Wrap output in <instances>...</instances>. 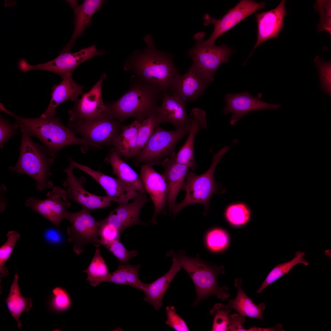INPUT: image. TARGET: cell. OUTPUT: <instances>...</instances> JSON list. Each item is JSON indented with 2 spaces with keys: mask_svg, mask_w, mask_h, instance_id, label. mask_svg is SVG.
Masks as SVG:
<instances>
[{
  "mask_svg": "<svg viewBox=\"0 0 331 331\" xmlns=\"http://www.w3.org/2000/svg\"><path fill=\"white\" fill-rule=\"evenodd\" d=\"M47 196V198L43 200L29 197L25 206L42 215L59 229L67 209L71 204L66 196V191L59 187H54Z\"/></svg>",
  "mask_w": 331,
  "mask_h": 331,
  "instance_id": "4fadbf2b",
  "label": "cell"
},
{
  "mask_svg": "<svg viewBox=\"0 0 331 331\" xmlns=\"http://www.w3.org/2000/svg\"><path fill=\"white\" fill-rule=\"evenodd\" d=\"M18 279L16 272L9 294L4 301L11 315L17 321L18 327L20 329L22 325L20 321L21 316L23 312L30 310L32 306V301L31 298H25L22 295L18 285Z\"/></svg>",
  "mask_w": 331,
  "mask_h": 331,
  "instance_id": "4dcf8cb0",
  "label": "cell"
},
{
  "mask_svg": "<svg viewBox=\"0 0 331 331\" xmlns=\"http://www.w3.org/2000/svg\"><path fill=\"white\" fill-rule=\"evenodd\" d=\"M261 95L254 97L247 92L234 94H227L225 96L226 106L223 113L232 114L230 121V124L235 125L242 116L252 111L279 108V104H270L262 101Z\"/></svg>",
  "mask_w": 331,
  "mask_h": 331,
  "instance_id": "d6986e66",
  "label": "cell"
},
{
  "mask_svg": "<svg viewBox=\"0 0 331 331\" xmlns=\"http://www.w3.org/2000/svg\"><path fill=\"white\" fill-rule=\"evenodd\" d=\"M90 210L82 208L79 211L69 212L67 211L64 219L68 220L71 226L67 230L69 236L68 241L74 243L73 250L76 254L82 253L85 246L89 243L93 244L96 247H99V226L92 216Z\"/></svg>",
  "mask_w": 331,
  "mask_h": 331,
  "instance_id": "8fae6325",
  "label": "cell"
},
{
  "mask_svg": "<svg viewBox=\"0 0 331 331\" xmlns=\"http://www.w3.org/2000/svg\"><path fill=\"white\" fill-rule=\"evenodd\" d=\"M162 102L156 112L157 120L159 124L170 123L177 129H182L190 124L185 101L177 96L164 93Z\"/></svg>",
  "mask_w": 331,
  "mask_h": 331,
  "instance_id": "603a6c76",
  "label": "cell"
},
{
  "mask_svg": "<svg viewBox=\"0 0 331 331\" xmlns=\"http://www.w3.org/2000/svg\"><path fill=\"white\" fill-rule=\"evenodd\" d=\"M231 146H225L214 154L211 166L204 173L198 175L192 171L188 173L182 188L186 195L181 202L176 204L172 212L174 216L186 207L195 204L203 205L206 215L212 196L225 192L214 180V174L218 164Z\"/></svg>",
  "mask_w": 331,
  "mask_h": 331,
  "instance_id": "8992f818",
  "label": "cell"
},
{
  "mask_svg": "<svg viewBox=\"0 0 331 331\" xmlns=\"http://www.w3.org/2000/svg\"><path fill=\"white\" fill-rule=\"evenodd\" d=\"M147 46L143 51H136L127 60L124 70L131 72L137 78L151 85L163 93H167L173 79L179 73L173 57L155 48L151 35L144 37Z\"/></svg>",
  "mask_w": 331,
  "mask_h": 331,
  "instance_id": "6da1fadb",
  "label": "cell"
},
{
  "mask_svg": "<svg viewBox=\"0 0 331 331\" xmlns=\"http://www.w3.org/2000/svg\"><path fill=\"white\" fill-rule=\"evenodd\" d=\"M141 122L135 120L128 125H122L113 145L116 153L126 160L135 156L138 130Z\"/></svg>",
  "mask_w": 331,
  "mask_h": 331,
  "instance_id": "f1b7e54d",
  "label": "cell"
},
{
  "mask_svg": "<svg viewBox=\"0 0 331 331\" xmlns=\"http://www.w3.org/2000/svg\"><path fill=\"white\" fill-rule=\"evenodd\" d=\"M225 218L231 225L240 226L246 224L249 220L251 212L249 208L245 203L234 202L226 207L224 213Z\"/></svg>",
  "mask_w": 331,
  "mask_h": 331,
  "instance_id": "e575fe53",
  "label": "cell"
},
{
  "mask_svg": "<svg viewBox=\"0 0 331 331\" xmlns=\"http://www.w3.org/2000/svg\"><path fill=\"white\" fill-rule=\"evenodd\" d=\"M161 164L164 169L162 174L169 185L167 202L170 214L176 205L177 196L190 169L185 165L177 162L173 156L165 158Z\"/></svg>",
  "mask_w": 331,
  "mask_h": 331,
  "instance_id": "cb8c5ba5",
  "label": "cell"
},
{
  "mask_svg": "<svg viewBox=\"0 0 331 331\" xmlns=\"http://www.w3.org/2000/svg\"><path fill=\"white\" fill-rule=\"evenodd\" d=\"M119 260L121 264H128L130 259L135 257L138 252L135 250H128L120 242L116 240L106 243L103 245Z\"/></svg>",
  "mask_w": 331,
  "mask_h": 331,
  "instance_id": "b9f144b4",
  "label": "cell"
},
{
  "mask_svg": "<svg viewBox=\"0 0 331 331\" xmlns=\"http://www.w3.org/2000/svg\"><path fill=\"white\" fill-rule=\"evenodd\" d=\"M211 82L196 67L192 64L184 75L179 73L172 81L167 93L177 96L184 101H191L198 98Z\"/></svg>",
  "mask_w": 331,
  "mask_h": 331,
  "instance_id": "2e32d148",
  "label": "cell"
},
{
  "mask_svg": "<svg viewBox=\"0 0 331 331\" xmlns=\"http://www.w3.org/2000/svg\"><path fill=\"white\" fill-rule=\"evenodd\" d=\"M104 52L97 50L95 45L82 49L74 53L63 49L59 55L54 59L47 62L38 65L29 64L24 59L19 63L21 70L23 72L33 70H41L50 71L60 76L61 79L72 74L81 63L95 56L102 55Z\"/></svg>",
  "mask_w": 331,
  "mask_h": 331,
  "instance_id": "30bf717a",
  "label": "cell"
},
{
  "mask_svg": "<svg viewBox=\"0 0 331 331\" xmlns=\"http://www.w3.org/2000/svg\"><path fill=\"white\" fill-rule=\"evenodd\" d=\"M159 124L156 117V113L149 116L141 123L138 130L137 145L135 156L143 148L155 128Z\"/></svg>",
  "mask_w": 331,
  "mask_h": 331,
  "instance_id": "ab89813d",
  "label": "cell"
},
{
  "mask_svg": "<svg viewBox=\"0 0 331 331\" xmlns=\"http://www.w3.org/2000/svg\"><path fill=\"white\" fill-rule=\"evenodd\" d=\"M150 200L145 194H142L127 204L118 205L108 215L100 221L118 230L121 233L127 228L136 225H145L139 217L144 206Z\"/></svg>",
  "mask_w": 331,
  "mask_h": 331,
  "instance_id": "ffe728a7",
  "label": "cell"
},
{
  "mask_svg": "<svg viewBox=\"0 0 331 331\" xmlns=\"http://www.w3.org/2000/svg\"><path fill=\"white\" fill-rule=\"evenodd\" d=\"M99 247H96L94 255L89 265L83 271L87 275L86 280L89 281L90 284L94 287L104 282L109 273L105 261L101 254Z\"/></svg>",
  "mask_w": 331,
  "mask_h": 331,
  "instance_id": "836d02e7",
  "label": "cell"
},
{
  "mask_svg": "<svg viewBox=\"0 0 331 331\" xmlns=\"http://www.w3.org/2000/svg\"><path fill=\"white\" fill-rule=\"evenodd\" d=\"M205 112L202 109L193 108L189 115L190 127L186 140L178 152L173 156L178 163L188 166L192 171L197 165L194 156V141L196 134L207 127Z\"/></svg>",
  "mask_w": 331,
  "mask_h": 331,
  "instance_id": "7402d4cb",
  "label": "cell"
},
{
  "mask_svg": "<svg viewBox=\"0 0 331 331\" xmlns=\"http://www.w3.org/2000/svg\"><path fill=\"white\" fill-rule=\"evenodd\" d=\"M266 2H257L253 0H242L233 8L229 10L219 19L206 14L204 16V24H213L214 26L213 32L209 38L204 41L208 45H214L216 39L242 20L256 11L264 8Z\"/></svg>",
  "mask_w": 331,
  "mask_h": 331,
  "instance_id": "7c38bea8",
  "label": "cell"
},
{
  "mask_svg": "<svg viewBox=\"0 0 331 331\" xmlns=\"http://www.w3.org/2000/svg\"><path fill=\"white\" fill-rule=\"evenodd\" d=\"M17 127L9 122L2 116L0 117V147L2 149L5 143L17 131Z\"/></svg>",
  "mask_w": 331,
  "mask_h": 331,
  "instance_id": "bcb514c9",
  "label": "cell"
},
{
  "mask_svg": "<svg viewBox=\"0 0 331 331\" xmlns=\"http://www.w3.org/2000/svg\"><path fill=\"white\" fill-rule=\"evenodd\" d=\"M315 6L320 16V22L317 25L318 31H326L331 35V0H317Z\"/></svg>",
  "mask_w": 331,
  "mask_h": 331,
  "instance_id": "7bdbcfd3",
  "label": "cell"
},
{
  "mask_svg": "<svg viewBox=\"0 0 331 331\" xmlns=\"http://www.w3.org/2000/svg\"><path fill=\"white\" fill-rule=\"evenodd\" d=\"M242 282L240 278L235 280V286L238 289L237 294L235 298L229 300L227 305L231 309L236 310L241 316L263 320V313L265 309V305L264 302L259 305L255 304L242 289Z\"/></svg>",
  "mask_w": 331,
  "mask_h": 331,
  "instance_id": "f546056e",
  "label": "cell"
},
{
  "mask_svg": "<svg viewBox=\"0 0 331 331\" xmlns=\"http://www.w3.org/2000/svg\"><path fill=\"white\" fill-rule=\"evenodd\" d=\"M173 263L169 270L165 275L152 283H145L143 292L145 301L158 310L162 305V300L170 283L181 267L177 261L172 258Z\"/></svg>",
  "mask_w": 331,
  "mask_h": 331,
  "instance_id": "83f0119b",
  "label": "cell"
},
{
  "mask_svg": "<svg viewBox=\"0 0 331 331\" xmlns=\"http://www.w3.org/2000/svg\"><path fill=\"white\" fill-rule=\"evenodd\" d=\"M204 241L207 248L213 252L223 251L228 246L229 238L226 232L220 228L212 229L206 234Z\"/></svg>",
  "mask_w": 331,
  "mask_h": 331,
  "instance_id": "8d00e7d4",
  "label": "cell"
},
{
  "mask_svg": "<svg viewBox=\"0 0 331 331\" xmlns=\"http://www.w3.org/2000/svg\"><path fill=\"white\" fill-rule=\"evenodd\" d=\"M140 176L146 193L154 204V212L151 221L155 224L158 215L165 211L169 192L168 184L162 174L148 164L141 166Z\"/></svg>",
  "mask_w": 331,
  "mask_h": 331,
  "instance_id": "ac0fdd59",
  "label": "cell"
},
{
  "mask_svg": "<svg viewBox=\"0 0 331 331\" xmlns=\"http://www.w3.org/2000/svg\"><path fill=\"white\" fill-rule=\"evenodd\" d=\"M19 128L21 134L20 154L15 166L10 167L9 169L32 177L36 181V188L40 191L52 188L53 185L49 178L55 159L44 146L32 140L23 126L20 125Z\"/></svg>",
  "mask_w": 331,
  "mask_h": 331,
  "instance_id": "5b68a950",
  "label": "cell"
},
{
  "mask_svg": "<svg viewBox=\"0 0 331 331\" xmlns=\"http://www.w3.org/2000/svg\"><path fill=\"white\" fill-rule=\"evenodd\" d=\"M105 161L111 165L113 173L117 178L133 189L146 194L140 175L121 158L114 147L109 150Z\"/></svg>",
  "mask_w": 331,
  "mask_h": 331,
  "instance_id": "4316f807",
  "label": "cell"
},
{
  "mask_svg": "<svg viewBox=\"0 0 331 331\" xmlns=\"http://www.w3.org/2000/svg\"><path fill=\"white\" fill-rule=\"evenodd\" d=\"M73 304L72 298L68 291L59 286L54 287L52 291L48 305L49 309L55 313L67 311L71 307Z\"/></svg>",
  "mask_w": 331,
  "mask_h": 331,
  "instance_id": "d590c367",
  "label": "cell"
},
{
  "mask_svg": "<svg viewBox=\"0 0 331 331\" xmlns=\"http://www.w3.org/2000/svg\"><path fill=\"white\" fill-rule=\"evenodd\" d=\"M74 169L73 165L70 163L69 166L63 170L67 177L63 185L68 188L66 191L67 199L77 202L82 208L89 210L109 207L111 200L107 196L96 195L86 190L83 186L86 181V178L83 177L77 178L73 173Z\"/></svg>",
  "mask_w": 331,
  "mask_h": 331,
  "instance_id": "9a60e30c",
  "label": "cell"
},
{
  "mask_svg": "<svg viewBox=\"0 0 331 331\" xmlns=\"http://www.w3.org/2000/svg\"><path fill=\"white\" fill-rule=\"evenodd\" d=\"M130 83L129 89L119 99L105 104V112L110 118L120 123L131 118L142 122L156 112L164 93L134 75Z\"/></svg>",
  "mask_w": 331,
  "mask_h": 331,
  "instance_id": "7a4b0ae2",
  "label": "cell"
},
{
  "mask_svg": "<svg viewBox=\"0 0 331 331\" xmlns=\"http://www.w3.org/2000/svg\"><path fill=\"white\" fill-rule=\"evenodd\" d=\"M140 267V264H120L116 271L109 273L104 282L127 285L143 291L145 283L141 282L139 277L138 272Z\"/></svg>",
  "mask_w": 331,
  "mask_h": 331,
  "instance_id": "1f68e13d",
  "label": "cell"
},
{
  "mask_svg": "<svg viewBox=\"0 0 331 331\" xmlns=\"http://www.w3.org/2000/svg\"><path fill=\"white\" fill-rule=\"evenodd\" d=\"M70 163L94 179L105 191L106 196L112 201L118 205L127 204L142 194L133 189L118 178H116L101 172L94 170L88 166L78 163L69 158Z\"/></svg>",
  "mask_w": 331,
  "mask_h": 331,
  "instance_id": "5bb4252c",
  "label": "cell"
},
{
  "mask_svg": "<svg viewBox=\"0 0 331 331\" xmlns=\"http://www.w3.org/2000/svg\"><path fill=\"white\" fill-rule=\"evenodd\" d=\"M176 311L174 306H169L166 307L167 319L165 323L177 331H189L185 321L176 313Z\"/></svg>",
  "mask_w": 331,
  "mask_h": 331,
  "instance_id": "ee69618b",
  "label": "cell"
},
{
  "mask_svg": "<svg viewBox=\"0 0 331 331\" xmlns=\"http://www.w3.org/2000/svg\"><path fill=\"white\" fill-rule=\"evenodd\" d=\"M84 88L83 86L78 85L73 80L72 75L61 79L59 84H56L52 87L50 103L46 110L40 116L45 118L55 113V109L67 100L75 102L78 99L79 95L83 94Z\"/></svg>",
  "mask_w": 331,
  "mask_h": 331,
  "instance_id": "484cf974",
  "label": "cell"
},
{
  "mask_svg": "<svg viewBox=\"0 0 331 331\" xmlns=\"http://www.w3.org/2000/svg\"><path fill=\"white\" fill-rule=\"evenodd\" d=\"M59 228H54L47 229L44 233L46 240L49 243L54 245L62 244L65 241V238Z\"/></svg>",
  "mask_w": 331,
  "mask_h": 331,
  "instance_id": "7dc6e473",
  "label": "cell"
},
{
  "mask_svg": "<svg viewBox=\"0 0 331 331\" xmlns=\"http://www.w3.org/2000/svg\"><path fill=\"white\" fill-rule=\"evenodd\" d=\"M205 32L196 34L195 46L188 51V54L192 61V64L202 72L210 82L214 80L213 76L219 67L223 63L227 62L233 50L226 44L217 46L208 45L204 43Z\"/></svg>",
  "mask_w": 331,
  "mask_h": 331,
  "instance_id": "9c48e42d",
  "label": "cell"
},
{
  "mask_svg": "<svg viewBox=\"0 0 331 331\" xmlns=\"http://www.w3.org/2000/svg\"><path fill=\"white\" fill-rule=\"evenodd\" d=\"M231 309L227 304L217 303L214 305L210 312L214 316L211 331H230L229 314Z\"/></svg>",
  "mask_w": 331,
  "mask_h": 331,
  "instance_id": "74e56055",
  "label": "cell"
},
{
  "mask_svg": "<svg viewBox=\"0 0 331 331\" xmlns=\"http://www.w3.org/2000/svg\"><path fill=\"white\" fill-rule=\"evenodd\" d=\"M305 253L298 251L295 253L294 258L291 261L279 264L275 267L270 272L266 279L259 287L257 293H261L269 285L276 281L289 272L297 264H302L306 266L309 264L308 262L304 258Z\"/></svg>",
  "mask_w": 331,
  "mask_h": 331,
  "instance_id": "d6a6232c",
  "label": "cell"
},
{
  "mask_svg": "<svg viewBox=\"0 0 331 331\" xmlns=\"http://www.w3.org/2000/svg\"><path fill=\"white\" fill-rule=\"evenodd\" d=\"M2 111L15 118L14 124L17 128L20 125L23 126L31 137H36L41 141L54 159L63 148L70 145L80 144L102 148L101 146L76 136L71 129L63 124L61 119L55 113L45 118L40 116L29 118L16 115L5 108Z\"/></svg>",
  "mask_w": 331,
  "mask_h": 331,
  "instance_id": "3957f363",
  "label": "cell"
},
{
  "mask_svg": "<svg viewBox=\"0 0 331 331\" xmlns=\"http://www.w3.org/2000/svg\"><path fill=\"white\" fill-rule=\"evenodd\" d=\"M190 127V123L185 128L169 131L158 126L143 148L134 157V164L153 166L161 164L166 157L174 155L176 145L188 134Z\"/></svg>",
  "mask_w": 331,
  "mask_h": 331,
  "instance_id": "52a82bcc",
  "label": "cell"
},
{
  "mask_svg": "<svg viewBox=\"0 0 331 331\" xmlns=\"http://www.w3.org/2000/svg\"><path fill=\"white\" fill-rule=\"evenodd\" d=\"M314 63L317 68L321 88L329 95L331 94V62H326L321 57L316 56Z\"/></svg>",
  "mask_w": 331,
  "mask_h": 331,
  "instance_id": "60d3db41",
  "label": "cell"
},
{
  "mask_svg": "<svg viewBox=\"0 0 331 331\" xmlns=\"http://www.w3.org/2000/svg\"><path fill=\"white\" fill-rule=\"evenodd\" d=\"M230 323V331H246V329L243 328V324L245 321L243 316L239 314H233L229 316Z\"/></svg>",
  "mask_w": 331,
  "mask_h": 331,
  "instance_id": "c3c4849f",
  "label": "cell"
},
{
  "mask_svg": "<svg viewBox=\"0 0 331 331\" xmlns=\"http://www.w3.org/2000/svg\"><path fill=\"white\" fill-rule=\"evenodd\" d=\"M6 236L7 241L0 248V284L2 278L7 276L9 274V270L5 266V264L11 256L15 245L20 235L16 231H10L8 232Z\"/></svg>",
  "mask_w": 331,
  "mask_h": 331,
  "instance_id": "f35d334b",
  "label": "cell"
},
{
  "mask_svg": "<svg viewBox=\"0 0 331 331\" xmlns=\"http://www.w3.org/2000/svg\"><path fill=\"white\" fill-rule=\"evenodd\" d=\"M99 226V239L98 243L101 245L120 239L121 233L118 230L107 224L98 221Z\"/></svg>",
  "mask_w": 331,
  "mask_h": 331,
  "instance_id": "f6af8a7d",
  "label": "cell"
},
{
  "mask_svg": "<svg viewBox=\"0 0 331 331\" xmlns=\"http://www.w3.org/2000/svg\"><path fill=\"white\" fill-rule=\"evenodd\" d=\"M285 0H282L274 9L256 14L258 29L257 40L249 57L263 42L272 38H278L283 28L284 19L287 13L285 6Z\"/></svg>",
  "mask_w": 331,
  "mask_h": 331,
  "instance_id": "44dd1931",
  "label": "cell"
},
{
  "mask_svg": "<svg viewBox=\"0 0 331 331\" xmlns=\"http://www.w3.org/2000/svg\"><path fill=\"white\" fill-rule=\"evenodd\" d=\"M106 77V73H102L91 89L84 93L81 98L75 102L73 107L68 111L69 122L90 119L105 111L106 106L102 97V85Z\"/></svg>",
  "mask_w": 331,
  "mask_h": 331,
  "instance_id": "e0dca14e",
  "label": "cell"
},
{
  "mask_svg": "<svg viewBox=\"0 0 331 331\" xmlns=\"http://www.w3.org/2000/svg\"><path fill=\"white\" fill-rule=\"evenodd\" d=\"M121 126L120 122L110 118L105 111L90 119L69 122L67 127L91 143L112 147Z\"/></svg>",
  "mask_w": 331,
  "mask_h": 331,
  "instance_id": "ba28073f",
  "label": "cell"
},
{
  "mask_svg": "<svg viewBox=\"0 0 331 331\" xmlns=\"http://www.w3.org/2000/svg\"><path fill=\"white\" fill-rule=\"evenodd\" d=\"M74 9V14L75 28L72 37L63 49L70 51L76 39L82 36L85 29L91 23V19L94 14L101 8L104 0H85L80 5L77 1H67Z\"/></svg>",
  "mask_w": 331,
  "mask_h": 331,
  "instance_id": "d4e9b609",
  "label": "cell"
},
{
  "mask_svg": "<svg viewBox=\"0 0 331 331\" xmlns=\"http://www.w3.org/2000/svg\"><path fill=\"white\" fill-rule=\"evenodd\" d=\"M166 255L175 259L193 282L196 294L194 305H197L200 301L212 295H215L223 300L230 296V294L226 292L228 287H221L218 282V275L225 272L223 266L212 265L201 260L198 254L194 257H188L184 251L176 252L171 251Z\"/></svg>",
  "mask_w": 331,
  "mask_h": 331,
  "instance_id": "277c9868",
  "label": "cell"
}]
</instances>
